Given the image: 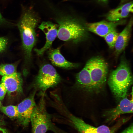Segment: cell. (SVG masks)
<instances>
[{"label": "cell", "instance_id": "obj_2", "mask_svg": "<svg viewBox=\"0 0 133 133\" xmlns=\"http://www.w3.org/2000/svg\"><path fill=\"white\" fill-rule=\"evenodd\" d=\"M133 82L129 64L125 58L123 57L116 68L110 73L108 80V84L115 96L120 100L126 97Z\"/></svg>", "mask_w": 133, "mask_h": 133}, {"label": "cell", "instance_id": "obj_7", "mask_svg": "<svg viewBox=\"0 0 133 133\" xmlns=\"http://www.w3.org/2000/svg\"><path fill=\"white\" fill-rule=\"evenodd\" d=\"M68 118L73 126L79 133H114L117 125L113 128L102 125L98 127L91 126L86 123L82 119L71 114H69Z\"/></svg>", "mask_w": 133, "mask_h": 133}, {"label": "cell", "instance_id": "obj_20", "mask_svg": "<svg viewBox=\"0 0 133 133\" xmlns=\"http://www.w3.org/2000/svg\"><path fill=\"white\" fill-rule=\"evenodd\" d=\"M8 39L5 37H0V53L6 50L8 43Z\"/></svg>", "mask_w": 133, "mask_h": 133}, {"label": "cell", "instance_id": "obj_24", "mask_svg": "<svg viewBox=\"0 0 133 133\" xmlns=\"http://www.w3.org/2000/svg\"><path fill=\"white\" fill-rule=\"evenodd\" d=\"M0 133H9L5 129L0 127Z\"/></svg>", "mask_w": 133, "mask_h": 133}, {"label": "cell", "instance_id": "obj_28", "mask_svg": "<svg viewBox=\"0 0 133 133\" xmlns=\"http://www.w3.org/2000/svg\"><path fill=\"white\" fill-rule=\"evenodd\" d=\"M2 117V116H1L0 115V118H1V117Z\"/></svg>", "mask_w": 133, "mask_h": 133}, {"label": "cell", "instance_id": "obj_3", "mask_svg": "<svg viewBox=\"0 0 133 133\" xmlns=\"http://www.w3.org/2000/svg\"><path fill=\"white\" fill-rule=\"evenodd\" d=\"M56 21L58 24L57 36L60 39L77 44L87 37L86 28L76 19L66 17Z\"/></svg>", "mask_w": 133, "mask_h": 133}, {"label": "cell", "instance_id": "obj_16", "mask_svg": "<svg viewBox=\"0 0 133 133\" xmlns=\"http://www.w3.org/2000/svg\"><path fill=\"white\" fill-rule=\"evenodd\" d=\"M76 85L83 89L93 90L90 73L86 64L83 69L76 75Z\"/></svg>", "mask_w": 133, "mask_h": 133}, {"label": "cell", "instance_id": "obj_22", "mask_svg": "<svg viewBox=\"0 0 133 133\" xmlns=\"http://www.w3.org/2000/svg\"><path fill=\"white\" fill-rule=\"evenodd\" d=\"M133 124H132L121 133H133Z\"/></svg>", "mask_w": 133, "mask_h": 133}, {"label": "cell", "instance_id": "obj_1", "mask_svg": "<svg viewBox=\"0 0 133 133\" xmlns=\"http://www.w3.org/2000/svg\"><path fill=\"white\" fill-rule=\"evenodd\" d=\"M38 22L34 14L28 10L23 12L17 24L25 61L27 63L31 61L32 50L36 41L35 29Z\"/></svg>", "mask_w": 133, "mask_h": 133}, {"label": "cell", "instance_id": "obj_12", "mask_svg": "<svg viewBox=\"0 0 133 133\" xmlns=\"http://www.w3.org/2000/svg\"><path fill=\"white\" fill-rule=\"evenodd\" d=\"M1 83L4 85L9 96L23 92V80L20 73L16 72L9 76H3Z\"/></svg>", "mask_w": 133, "mask_h": 133}, {"label": "cell", "instance_id": "obj_13", "mask_svg": "<svg viewBox=\"0 0 133 133\" xmlns=\"http://www.w3.org/2000/svg\"><path fill=\"white\" fill-rule=\"evenodd\" d=\"M133 20L131 18L128 24L118 34L115 47V53L117 56L125 50L128 44L131 35Z\"/></svg>", "mask_w": 133, "mask_h": 133}, {"label": "cell", "instance_id": "obj_21", "mask_svg": "<svg viewBox=\"0 0 133 133\" xmlns=\"http://www.w3.org/2000/svg\"><path fill=\"white\" fill-rule=\"evenodd\" d=\"M7 92L6 87L4 84L0 83V100L2 101L4 99Z\"/></svg>", "mask_w": 133, "mask_h": 133}, {"label": "cell", "instance_id": "obj_27", "mask_svg": "<svg viewBox=\"0 0 133 133\" xmlns=\"http://www.w3.org/2000/svg\"><path fill=\"white\" fill-rule=\"evenodd\" d=\"M2 104L1 103V101L0 100V106H2Z\"/></svg>", "mask_w": 133, "mask_h": 133}, {"label": "cell", "instance_id": "obj_10", "mask_svg": "<svg viewBox=\"0 0 133 133\" xmlns=\"http://www.w3.org/2000/svg\"><path fill=\"white\" fill-rule=\"evenodd\" d=\"M58 25L49 22H43L38 28L44 33L46 41L44 46L40 49H35L34 50L39 56L42 55L51 46L57 34Z\"/></svg>", "mask_w": 133, "mask_h": 133}, {"label": "cell", "instance_id": "obj_8", "mask_svg": "<svg viewBox=\"0 0 133 133\" xmlns=\"http://www.w3.org/2000/svg\"><path fill=\"white\" fill-rule=\"evenodd\" d=\"M35 92L34 91L17 106L18 115L17 119L25 127L27 126L30 122L33 109L36 105L34 99Z\"/></svg>", "mask_w": 133, "mask_h": 133}, {"label": "cell", "instance_id": "obj_25", "mask_svg": "<svg viewBox=\"0 0 133 133\" xmlns=\"http://www.w3.org/2000/svg\"><path fill=\"white\" fill-rule=\"evenodd\" d=\"M4 122L3 120H0V126L4 124Z\"/></svg>", "mask_w": 133, "mask_h": 133}, {"label": "cell", "instance_id": "obj_9", "mask_svg": "<svg viewBox=\"0 0 133 133\" xmlns=\"http://www.w3.org/2000/svg\"><path fill=\"white\" fill-rule=\"evenodd\" d=\"M132 95L131 100L125 97L121 99L116 107L105 112L104 116L107 122H112L122 114L133 113V93Z\"/></svg>", "mask_w": 133, "mask_h": 133}, {"label": "cell", "instance_id": "obj_18", "mask_svg": "<svg viewBox=\"0 0 133 133\" xmlns=\"http://www.w3.org/2000/svg\"><path fill=\"white\" fill-rule=\"evenodd\" d=\"M0 110L11 118H17L18 115L17 106L10 105L0 106Z\"/></svg>", "mask_w": 133, "mask_h": 133}, {"label": "cell", "instance_id": "obj_17", "mask_svg": "<svg viewBox=\"0 0 133 133\" xmlns=\"http://www.w3.org/2000/svg\"><path fill=\"white\" fill-rule=\"evenodd\" d=\"M18 62L11 64L0 65V74L2 76H8L17 72Z\"/></svg>", "mask_w": 133, "mask_h": 133}, {"label": "cell", "instance_id": "obj_11", "mask_svg": "<svg viewBox=\"0 0 133 133\" xmlns=\"http://www.w3.org/2000/svg\"><path fill=\"white\" fill-rule=\"evenodd\" d=\"M125 22L123 20L109 22L103 20L87 24L86 28L88 31L104 37L109 32L116 30L117 26L124 23Z\"/></svg>", "mask_w": 133, "mask_h": 133}, {"label": "cell", "instance_id": "obj_6", "mask_svg": "<svg viewBox=\"0 0 133 133\" xmlns=\"http://www.w3.org/2000/svg\"><path fill=\"white\" fill-rule=\"evenodd\" d=\"M61 78L53 67L50 64H45L40 67L35 79V85L40 91L41 96H44L47 90L56 86Z\"/></svg>", "mask_w": 133, "mask_h": 133}, {"label": "cell", "instance_id": "obj_26", "mask_svg": "<svg viewBox=\"0 0 133 133\" xmlns=\"http://www.w3.org/2000/svg\"><path fill=\"white\" fill-rule=\"evenodd\" d=\"M98 0L99 1H101L105 2L107 1V0Z\"/></svg>", "mask_w": 133, "mask_h": 133}, {"label": "cell", "instance_id": "obj_5", "mask_svg": "<svg viewBox=\"0 0 133 133\" xmlns=\"http://www.w3.org/2000/svg\"><path fill=\"white\" fill-rule=\"evenodd\" d=\"M86 64L90 72L93 90L98 91L104 85L108 73V66L102 57L96 56L91 58Z\"/></svg>", "mask_w": 133, "mask_h": 133}, {"label": "cell", "instance_id": "obj_23", "mask_svg": "<svg viewBox=\"0 0 133 133\" xmlns=\"http://www.w3.org/2000/svg\"><path fill=\"white\" fill-rule=\"evenodd\" d=\"M7 21L3 17L0 12V25L5 24Z\"/></svg>", "mask_w": 133, "mask_h": 133}, {"label": "cell", "instance_id": "obj_15", "mask_svg": "<svg viewBox=\"0 0 133 133\" xmlns=\"http://www.w3.org/2000/svg\"><path fill=\"white\" fill-rule=\"evenodd\" d=\"M133 2L131 1L110 11L106 17L111 21H116L128 17L130 12H133Z\"/></svg>", "mask_w": 133, "mask_h": 133}, {"label": "cell", "instance_id": "obj_19", "mask_svg": "<svg viewBox=\"0 0 133 133\" xmlns=\"http://www.w3.org/2000/svg\"><path fill=\"white\" fill-rule=\"evenodd\" d=\"M118 34L116 30H115L109 32L104 37L110 48L114 47Z\"/></svg>", "mask_w": 133, "mask_h": 133}, {"label": "cell", "instance_id": "obj_14", "mask_svg": "<svg viewBox=\"0 0 133 133\" xmlns=\"http://www.w3.org/2000/svg\"><path fill=\"white\" fill-rule=\"evenodd\" d=\"M60 48L51 50L49 54V58L52 63L57 66L65 69H71L78 67V64L69 62L61 54Z\"/></svg>", "mask_w": 133, "mask_h": 133}, {"label": "cell", "instance_id": "obj_4", "mask_svg": "<svg viewBox=\"0 0 133 133\" xmlns=\"http://www.w3.org/2000/svg\"><path fill=\"white\" fill-rule=\"evenodd\" d=\"M44 97V96H41L31 116L30 122L33 133H46L49 131L54 133H64L52 122L51 116L46 110Z\"/></svg>", "mask_w": 133, "mask_h": 133}]
</instances>
